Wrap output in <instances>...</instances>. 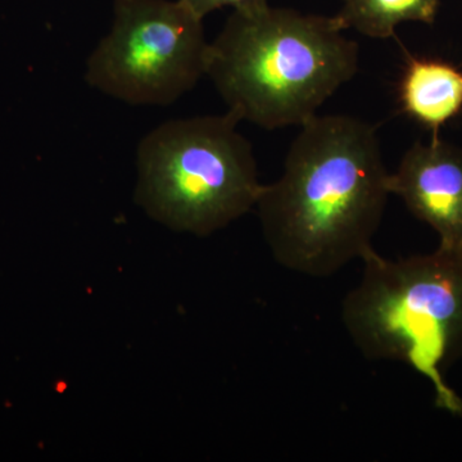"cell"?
Here are the masks:
<instances>
[{
  "instance_id": "cell-2",
  "label": "cell",
  "mask_w": 462,
  "mask_h": 462,
  "mask_svg": "<svg viewBox=\"0 0 462 462\" xmlns=\"http://www.w3.org/2000/svg\"><path fill=\"white\" fill-rule=\"evenodd\" d=\"M343 32L336 16L234 11L209 44L207 75L240 121L300 127L357 72V42Z\"/></svg>"
},
{
  "instance_id": "cell-5",
  "label": "cell",
  "mask_w": 462,
  "mask_h": 462,
  "mask_svg": "<svg viewBox=\"0 0 462 462\" xmlns=\"http://www.w3.org/2000/svg\"><path fill=\"white\" fill-rule=\"evenodd\" d=\"M208 54L203 18L181 0H115L85 80L127 105L165 107L207 75Z\"/></svg>"
},
{
  "instance_id": "cell-1",
  "label": "cell",
  "mask_w": 462,
  "mask_h": 462,
  "mask_svg": "<svg viewBox=\"0 0 462 462\" xmlns=\"http://www.w3.org/2000/svg\"><path fill=\"white\" fill-rule=\"evenodd\" d=\"M378 134L351 116L300 126L281 178L257 200L273 257L291 272L328 278L373 248L389 194Z\"/></svg>"
},
{
  "instance_id": "cell-9",
  "label": "cell",
  "mask_w": 462,
  "mask_h": 462,
  "mask_svg": "<svg viewBox=\"0 0 462 462\" xmlns=\"http://www.w3.org/2000/svg\"><path fill=\"white\" fill-rule=\"evenodd\" d=\"M181 2L200 18H205L207 14L223 7H233L236 11H252V9L269 5V0H181Z\"/></svg>"
},
{
  "instance_id": "cell-4",
  "label": "cell",
  "mask_w": 462,
  "mask_h": 462,
  "mask_svg": "<svg viewBox=\"0 0 462 462\" xmlns=\"http://www.w3.org/2000/svg\"><path fill=\"white\" fill-rule=\"evenodd\" d=\"M239 121L227 111L167 121L147 134L136 153V205L169 229L199 236L251 211L263 185Z\"/></svg>"
},
{
  "instance_id": "cell-7",
  "label": "cell",
  "mask_w": 462,
  "mask_h": 462,
  "mask_svg": "<svg viewBox=\"0 0 462 462\" xmlns=\"http://www.w3.org/2000/svg\"><path fill=\"white\" fill-rule=\"evenodd\" d=\"M400 100L410 117L437 132L461 112L462 71L443 60L410 58Z\"/></svg>"
},
{
  "instance_id": "cell-3",
  "label": "cell",
  "mask_w": 462,
  "mask_h": 462,
  "mask_svg": "<svg viewBox=\"0 0 462 462\" xmlns=\"http://www.w3.org/2000/svg\"><path fill=\"white\" fill-rule=\"evenodd\" d=\"M342 321L367 360L401 361L430 380L438 409L462 415L445 374L462 356V251L391 260L370 249Z\"/></svg>"
},
{
  "instance_id": "cell-6",
  "label": "cell",
  "mask_w": 462,
  "mask_h": 462,
  "mask_svg": "<svg viewBox=\"0 0 462 462\" xmlns=\"http://www.w3.org/2000/svg\"><path fill=\"white\" fill-rule=\"evenodd\" d=\"M388 185L436 231L439 247L462 251V148L437 138L415 143L389 173Z\"/></svg>"
},
{
  "instance_id": "cell-8",
  "label": "cell",
  "mask_w": 462,
  "mask_h": 462,
  "mask_svg": "<svg viewBox=\"0 0 462 462\" xmlns=\"http://www.w3.org/2000/svg\"><path fill=\"white\" fill-rule=\"evenodd\" d=\"M336 14L343 29H355L370 38L393 36L404 23L431 25L436 21L439 0H342Z\"/></svg>"
}]
</instances>
